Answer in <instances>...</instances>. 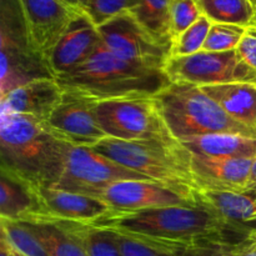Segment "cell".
<instances>
[{"instance_id":"4fadbf2b","label":"cell","mask_w":256,"mask_h":256,"mask_svg":"<svg viewBox=\"0 0 256 256\" xmlns=\"http://www.w3.org/2000/svg\"><path fill=\"white\" fill-rule=\"evenodd\" d=\"M96 102L64 92L62 102L45 122L48 129L72 146L92 148L106 139L95 112Z\"/></svg>"},{"instance_id":"f546056e","label":"cell","mask_w":256,"mask_h":256,"mask_svg":"<svg viewBox=\"0 0 256 256\" xmlns=\"http://www.w3.org/2000/svg\"><path fill=\"white\" fill-rule=\"evenodd\" d=\"M138 0H88L85 12L96 26H100L118 15L132 12Z\"/></svg>"},{"instance_id":"8992f818","label":"cell","mask_w":256,"mask_h":256,"mask_svg":"<svg viewBox=\"0 0 256 256\" xmlns=\"http://www.w3.org/2000/svg\"><path fill=\"white\" fill-rule=\"evenodd\" d=\"M0 99L35 79L54 78L30 46L20 0H0Z\"/></svg>"},{"instance_id":"7a4b0ae2","label":"cell","mask_w":256,"mask_h":256,"mask_svg":"<svg viewBox=\"0 0 256 256\" xmlns=\"http://www.w3.org/2000/svg\"><path fill=\"white\" fill-rule=\"evenodd\" d=\"M70 145L44 122L2 109L0 170L38 188H54L62 178Z\"/></svg>"},{"instance_id":"7402d4cb","label":"cell","mask_w":256,"mask_h":256,"mask_svg":"<svg viewBox=\"0 0 256 256\" xmlns=\"http://www.w3.org/2000/svg\"><path fill=\"white\" fill-rule=\"evenodd\" d=\"M26 224L50 256H88L66 220L54 219Z\"/></svg>"},{"instance_id":"5bb4252c","label":"cell","mask_w":256,"mask_h":256,"mask_svg":"<svg viewBox=\"0 0 256 256\" xmlns=\"http://www.w3.org/2000/svg\"><path fill=\"white\" fill-rule=\"evenodd\" d=\"M102 42L96 25L86 12H80L48 58L46 65L52 76H64L84 64Z\"/></svg>"},{"instance_id":"ba28073f","label":"cell","mask_w":256,"mask_h":256,"mask_svg":"<svg viewBox=\"0 0 256 256\" xmlns=\"http://www.w3.org/2000/svg\"><path fill=\"white\" fill-rule=\"evenodd\" d=\"M124 180H150L89 146L70 145L62 178L55 189L100 199L115 182Z\"/></svg>"},{"instance_id":"6da1fadb","label":"cell","mask_w":256,"mask_h":256,"mask_svg":"<svg viewBox=\"0 0 256 256\" xmlns=\"http://www.w3.org/2000/svg\"><path fill=\"white\" fill-rule=\"evenodd\" d=\"M90 224L176 250L210 245L235 246L252 232L229 224L200 204L135 212H110Z\"/></svg>"},{"instance_id":"ffe728a7","label":"cell","mask_w":256,"mask_h":256,"mask_svg":"<svg viewBox=\"0 0 256 256\" xmlns=\"http://www.w3.org/2000/svg\"><path fill=\"white\" fill-rule=\"evenodd\" d=\"M194 155L216 159H256V138L238 134H214L182 142Z\"/></svg>"},{"instance_id":"836d02e7","label":"cell","mask_w":256,"mask_h":256,"mask_svg":"<svg viewBox=\"0 0 256 256\" xmlns=\"http://www.w3.org/2000/svg\"><path fill=\"white\" fill-rule=\"evenodd\" d=\"M235 256H256V230L234 248Z\"/></svg>"},{"instance_id":"83f0119b","label":"cell","mask_w":256,"mask_h":256,"mask_svg":"<svg viewBox=\"0 0 256 256\" xmlns=\"http://www.w3.org/2000/svg\"><path fill=\"white\" fill-rule=\"evenodd\" d=\"M246 28L232 24H212L202 50L205 52H230L235 50Z\"/></svg>"},{"instance_id":"f35d334b","label":"cell","mask_w":256,"mask_h":256,"mask_svg":"<svg viewBox=\"0 0 256 256\" xmlns=\"http://www.w3.org/2000/svg\"><path fill=\"white\" fill-rule=\"evenodd\" d=\"M252 4H254L255 8H256V0H252Z\"/></svg>"},{"instance_id":"1f68e13d","label":"cell","mask_w":256,"mask_h":256,"mask_svg":"<svg viewBox=\"0 0 256 256\" xmlns=\"http://www.w3.org/2000/svg\"><path fill=\"white\" fill-rule=\"evenodd\" d=\"M235 50L240 59L256 72V24L245 29L244 35Z\"/></svg>"},{"instance_id":"8fae6325","label":"cell","mask_w":256,"mask_h":256,"mask_svg":"<svg viewBox=\"0 0 256 256\" xmlns=\"http://www.w3.org/2000/svg\"><path fill=\"white\" fill-rule=\"evenodd\" d=\"M105 46L128 62L162 68L170 49L158 42L130 12H124L98 26Z\"/></svg>"},{"instance_id":"74e56055","label":"cell","mask_w":256,"mask_h":256,"mask_svg":"<svg viewBox=\"0 0 256 256\" xmlns=\"http://www.w3.org/2000/svg\"><path fill=\"white\" fill-rule=\"evenodd\" d=\"M10 249H12V256H22V254H19V252H15V250L12 249V246H10Z\"/></svg>"},{"instance_id":"d6986e66","label":"cell","mask_w":256,"mask_h":256,"mask_svg":"<svg viewBox=\"0 0 256 256\" xmlns=\"http://www.w3.org/2000/svg\"><path fill=\"white\" fill-rule=\"evenodd\" d=\"M195 199L229 224L249 232L256 230V189L242 192L198 189Z\"/></svg>"},{"instance_id":"e575fe53","label":"cell","mask_w":256,"mask_h":256,"mask_svg":"<svg viewBox=\"0 0 256 256\" xmlns=\"http://www.w3.org/2000/svg\"><path fill=\"white\" fill-rule=\"evenodd\" d=\"M0 256H12V249H10L9 242L2 235L0 238Z\"/></svg>"},{"instance_id":"9c48e42d","label":"cell","mask_w":256,"mask_h":256,"mask_svg":"<svg viewBox=\"0 0 256 256\" xmlns=\"http://www.w3.org/2000/svg\"><path fill=\"white\" fill-rule=\"evenodd\" d=\"M172 82L196 86L248 82L256 85V72L230 52H202L189 56L169 58L164 68Z\"/></svg>"},{"instance_id":"cb8c5ba5","label":"cell","mask_w":256,"mask_h":256,"mask_svg":"<svg viewBox=\"0 0 256 256\" xmlns=\"http://www.w3.org/2000/svg\"><path fill=\"white\" fill-rule=\"evenodd\" d=\"M196 4L212 24L248 28L256 22V8L252 0H196Z\"/></svg>"},{"instance_id":"3957f363","label":"cell","mask_w":256,"mask_h":256,"mask_svg":"<svg viewBox=\"0 0 256 256\" xmlns=\"http://www.w3.org/2000/svg\"><path fill=\"white\" fill-rule=\"evenodd\" d=\"M56 80L65 92L94 102L154 98L172 84L162 68L122 59L102 42L84 64Z\"/></svg>"},{"instance_id":"4316f807","label":"cell","mask_w":256,"mask_h":256,"mask_svg":"<svg viewBox=\"0 0 256 256\" xmlns=\"http://www.w3.org/2000/svg\"><path fill=\"white\" fill-rule=\"evenodd\" d=\"M212 22L202 15L195 24L185 30L172 45L170 58L189 56L202 52Z\"/></svg>"},{"instance_id":"44dd1931","label":"cell","mask_w":256,"mask_h":256,"mask_svg":"<svg viewBox=\"0 0 256 256\" xmlns=\"http://www.w3.org/2000/svg\"><path fill=\"white\" fill-rule=\"evenodd\" d=\"M235 122L256 129V85L248 82L202 86Z\"/></svg>"},{"instance_id":"9a60e30c","label":"cell","mask_w":256,"mask_h":256,"mask_svg":"<svg viewBox=\"0 0 256 256\" xmlns=\"http://www.w3.org/2000/svg\"><path fill=\"white\" fill-rule=\"evenodd\" d=\"M255 159H216L192 154L190 170L198 189L245 192Z\"/></svg>"},{"instance_id":"7c38bea8","label":"cell","mask_w":256,"mask_h":256,"mask_svg":"<svg viewBox=\"0 0 256 256\" xmlns=\"http://www.w3.org/2000/svg\"><path fill=\"white\" fill-rule=\"evenodd\" d=\"M32 52L45 62L75 18L82 10L64 0H20Z\"/></svg>"},{"instance_id":"f1b7e54d","label":"cell","mask_w":256,"mask_h":256,"mask_svg":"<svg viewBox=\"0 0 256 256\" xmlns=\"http://www.w3.org/2000/svg\"><path fill=\"white\" fill-rule=\"evenodd\" d=\"M202 16L196 0H172L170 6L172 42Z\"/></svg>"},{"instance_id":"484cf974","label":"cell","mask_w":256,"mask_h":256,"mask_svg":"<svg viewBox=\"0 0 256 256\" xmlns=\"http://www.w3.org/2000/svg\"><path fill=\"white\" fill-rule=\"evenodd\" d=\"M2 235L10 246L22 256H50L26 222L0 219Z\"/></svg>"},{"instance_id":"d590c367","label":"cell","mask_w":256,"mask_h":256,"mask_svg":"<svg viewBox=\"0 0 256 256\" xmlns=\"http://www.w3.org/2000/svg\"><path fill=\"white\" fill-rule=\"evenodd\" d=\"M252 189H256V159L254 160V162H252L249 182H248V186H246V189H245V192H246V190H252Z\"/></svg>"},{"instance_id":"e0dca14e","label":"cell","mask_w":256,"mask_h":256,"mask_svg":"<svg viewBox=\"0 0 256 256\" xmlns=\"http://www.w3.org/2000/svg\"><path fill=\"white\" fill-rule=\"evenodd\" d=\"M36 192L46 214V220H70L90 224L112 212L98 198L64 192L55 188L36 186Z\"/></svg>"},{"instance_id":"52a82bcc","label":"cell","mask_w":256,"mask_h":256,"mask_svg":"<svg viewBox=\"0 0 256 256\" xmlns=\"http://www.w3.org/2000/svg\"><path fill=\"white\" fill-rule=\"evenodd\" d=\"M98 122L108 138L176 142L165 125L154 98L110 100L95 105Z\"/></svg>"},{"instance_id":"ac0fdd59","label":"cell","mask_w":256,"mask_h":256,"mask_svg":"<svg viewBox=\"0 0 256 256\" xmlns=\"http://www.w3.org/2000/svg\"><path fill=\"white\" fill-rule=\"evenodd\" d=\"M0 219L38 222L46 220L36 186L0 170Z\"/></svg>"},{"instance_id":"4dcf8cb0","label":"cell","mask_w":256,"mask_h":256,"mask_svg":"<svg viewBox=\"0 0 256 256\" xmlns=\"http://www.w3.org/2000/svg\"><path fill=\"white\" fill-rule=\"evenodd\" d=\"M116 235L122 256H186L185 249H170V248L142 242V240L119 234V232H116Z\"/></svg>"},{"instance_id":"d4e9b609","label":"cell","mask_w":256,"mask_h":256,"mask_svg":"<svg viewBox=\"0 0 256 256\" xmlns=\"http://www.w3.org/2000/svg\"><path fill=\"white\" fill-rule=\"evenodd\" d=\"M66 222L72 232L80 240L88 256H122L115 232L86 222L70 220Z\"/></svg>"},{"instance_id":"5b68a950","label":"cell","mask_w":256,"mask_h":256,"mask_svg":"<svg viewBox=\"0 0 256 256\" xmlns=\"http://www.w3.org/2000/svg\"><path fill=\"white\" fill-rule=\"evenodd\" d=\"M92 149L150 180L196 190L190 170L192 154L179 142L106 138Z\"/></svg>"},{"instance_id":"603a6c76","label":"cell","mask_w":256,"mask_h":256,"mask_svg":"<svg viewBox=\"0 0 256 256\" xmlns=\"http://www.w3.org/2000/svg\"><path fill=\"white\" fill-rule=\"evenodd\" d=\"M172 0H138L129 12L136 22L164 46L172 50V35L170 24V6Z\"/></svg>"},{"instance_id":"277c9868","label":"cell","mask_w":256,"mask_h":256,"mask_svg":"<svg viewBox=\"0 0 256 256\" xmlns=\"http://www.w3.org/2000/svg\"><path fill=\"white\" fill-rule=\"evenodd\" d=\"M154 99L170 134L179 142L214 134L256 138V129L235 122L196 85L172 82Z\"/></svg>"},{"instance_id":"ab89813d","label":"cell","mask_w":256,"mask_h":256,"mask_svg":"<svg viewBox=\"0 0 256 256\" xmlns=\"http://www.w3.org/2000/svg\"><path fill=\"white\" fill-rule=\"evenodd\" d=\"M255 24H256V22H255Z\"/></svg>"},{"instance_id":"30bf717a","label":"cell","mask_w":256,"mask_h":256,"mask_svg":"<svg viewBox=\"0 0 256 256\" xmlns=\"http://www.w3.org/2000/svg\"><path fill=\"white\" fill-rule=\"evenodd\" d=\"M100 199L116 212H135L166 206L196 205L195 190L154 180H124L115 182Z\"/></svg>"},{"instance_id":"2e32d148","label":"cell","mask_w":256,"mask_h":256,"mask_svg":"<svg viewBox=\"0 0 256 256\" xmlns=\"http://www.w3.org/2000/svg\"><path fill=\"white\" fill-rule=\"evenodd\" d=\"M64 96V90L55 78L35 79L8 92L0 99L2 109L29 115L46 122Z\"/></svg>"},{"instance_id":"d6a6232c","label":"cell","mask_w":256,"mask_h":256,"mask_svg":"<svg viewBox=\"0 0 256 256\" xmlns=\"http://www.w3.org/2000/svg\"><path fill=\"white\" fill-rule=\"evenodd\" d=\"M236 246V245H235ZM229 245H210V246H200L185 249L186 256H235L234 248Z\"/></svg>"},{"instance_id":"8d00e7d4","label":"cell","mask_w":256,"mask_h":256,"mask_svg":"<svg viewBox=\"0 0 256 256\" xmlns=\"http://www.w3.org/2000/svg\"><path fill=\"white\" fill-rule=\"evenodd\" d=\"M64 2H68L69 5H72L75 9L82 10V12H85V9H86L88 6V0H64Z\"/></svg>"}]
</instances>
